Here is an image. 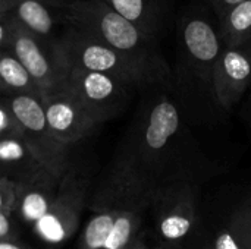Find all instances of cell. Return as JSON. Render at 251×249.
Segmentation results:
<instances>
[{
    "label": "cell",
    "instance_id": "obj_1",
    "mask_svg": "<svg viewBox=\"0 0 251 249\" xmlns=\"http://www.w3.org/2000/svg\"><path fill=\"white\" fill-rule=\"evenodd\" d=\"M159 185L144 175L129 154L121 153L107 167L87 207L93 213L79 238V249H125L141 232Z\"/></svg>",
    "mask_w": 251,
    "mask_h": 249
},
{
    "label": "cell",
    "instance_id": "obj_2",
    "mask_svg": "<svg viewBox=\"0 0 251 249\" xmlns=\"http://www.w3.org/2000/svg\"><path fill=\"white\" fill-rule=\"evenodd\" d=\"M65 23L112 47L135 63L169 82L172 72L159 50V41L118 13L103 0H71Z\"/></svg>",
    "mask_w": 251,
    "mask_h": 249
},
{
    "label": "cell",
    "instance_id": "obj_3",
    "mask_svg": "<svg viewBox=\"0 0 251 249\" xmlns=\"http://www.w3.org/2000/svg\"><path fill=\"white\" fill-rule=\"evenodd\" d=\"M200 188L193 181H175L157 188L151 204L153 238L169 249H212L213 236L200 213Z\"/></svg>",
    "mask_w": 251,
    "mask_h": 249
},
{
    "label": "cell",
    "instance_id": "obj_4",
    "mask_svg": "<svg viewBox=\"0 0 251 249\" xmlns=\"http://www.w3.org/2000/svg\"><path fill=\"white\" fill-rule=\"evenodd\" d=\"M57 43L66 63L71 66L106 73L137 88H150L166 84L149 69L71 25H66L62 35L57 38Z\"/></svg>",
    "mask_w": 251,
    "mask_h": 249
},
{
    "label": "cell",
    "instance_id": "obj_5",
    "mask_svg": "<svg viewBox=\"0 0 251 249\" xmlns=\"http://www.w3.org/2000/svg\"><path fill=\"white\" fill-rule=\"evenodd\" d=\"M90 198V178L74 164L63 175L56 198L47 214L32 226L46 247L57 248L68 242L79 227L81 214Z\"/></svg>",
    "mask_w": 251,
    "mask_h": 249
},
{
    "label": "cell",
    "instance_id": "obj_6",
    "mask_svg": "<svg viewBox=\"0 0 251 249\" xmlns=\"http://www.w3.org/2000/svg\"><path fill=\"white\" fill-rule=\"evenodd\" d=\"M63 88L75 97L99 126L122 114L131 101L134 90H137V87L115 76L84 70L71 65L66 69Z\"/></svg>",
    "mask_w": 251,
    "mask_h": 249
},
{
    "label": "cell",
    "instance_id": "obj_7",
    "mask_svg": "<svg viewBox=\"0 0 251 249\" xmlns=\"http://www.w3.org/2000/svg\"><path fill=\"white\" fill-rule=\"evenodd\" d=\"M18 117L22 126V139L29 147L32 154L41 161V164L51 172L63 176L71 163V147L60 142L50 131L43 97L19 94V95H1Z\"/></svg>",
    "mask_w": 251,
    "mask_h": 249
},
{
    "label": "cell",
    "instance_id": "obj_8",
    "mask_svg": "<svg viewBox=\"0 0 251 249\" xmlns=\"http://www.w3.org/2000/svg\"><path fill=\"white\" fill-rule=\"evenodd\" d=\"M179 45L188 73L212 92L215 68L225 48L219 25L199 9L187 10L179 22Z\"/></svg>",
    "mask_w": 251,
    "mask_h": 249
},
{
    "label": "cell",
    "instance_id": "obj_9",
    "mask_svg": "<svg viewBox=\"0 0 251 249\" xmlns=\"http://www.w3.org/2000/svg\"><path fill=\"white\" fill-rule=\"evenodd\" d=\"M7 51H12L26 68L43 91V97L57 92L65 87L68 65L57 38H41L15 19V35Z\"/></svg>",
    "mask_w": 251,
    "mask_h": 249
},
{
    "label": "cell",
    "instance_id": "obj_10",
    "mask_svg": "<svg viewBox=\"0 0 251 249\" xmlns=\"http://www.w3.org/2000/svg\"><path fill=\"white\" fill-rule=\"evenodd\" d=\"M43 104L51 134L69 147L85 139L99 128L75 97L65 88L44 95Z\"/></svg>",
    "mask_w": 251,
    "mask_h": 249
},
{
    "label": "cell",
    "instance_id": "obj_11",
    "mask_svg": "<svg viewBox=\"0 0 251 249\" xmlns=\"http://www.w3.org/2000/svg\"><path fill=\"white\" fill-rule=\"evenodd\" d=\"M251 87V60L244 48L225 47L215 68L212 95L226 110L234 107Z\"/></svg>",
    "mask_w": 251,
    "mask_h": 249
},
{
    "label": "cell",
    "instance_id": "obj_12",
    "mask_svg": "<svg viewBox=\"0 0 251 249\" xmlns=\"http://www.w3.org/2000/svg\"><path fill=\"white\" fill-rule=\"evenodd\" d=\"M71 0H0V15H10L29 32L54 40L56 25L65 22Z\"/></svg>",
    "mask_w": 251,
    "mask_h": 249
},
{
    "label": "cell",
    "instance_id": "obj_13",
    "mask_svg": "<svg viewBox=\"0 0 251 249\" xmlns=\"http://www.w3.org/2000/svg\"><path fill=\"white\" fill-rule=\"evenodd\" d=\"M63 176L43 167L21 183V200L18 207V219L34 226L50 210L59 191Z\"/></svg>",
    "mask_w": 251,
    "mask_h": 249
},
{
    "label": "cell",
    "instance_id": "obj_14",
    "mask_svg": "<svg viewBox=\"0 0 251 249\" xmlns=\"http://www.w3.org/2000/svg\"><path fill=\"white\" fill-rule=\"evenodd\" d=\"M118 13L159 41L175 0H103Z\"/></svg>",
    "mask_w": 251,
    "mask_h": 249
},
{
    "label": "cell",
    "instance_id": "obj_15",
    "mask_svg": "<svg viewBox=\"0 0 251 249\" xmlns=\"http://www.w3.org/2000/svg\"><path fill=\"white\" fill-rule=\"evenodd\" d=\"M1 175L22 182L44 166L21 138H0Z\"/></svg>",
    "mask_w": 251,
    "mask_h": 249
},
{
    "label": "cell",
    "instance_id": "obj_16",
    "mask_svg": "<svg viewBox=\"0 0 251 249\" xmlns=\"http://www.w3.org/2000/svg\"><path fill=\"white\" fill-rule=\"evenodd\" d=\"M212 249H251V198L240 204L215 233Z\"/></svg>",
    "mask_w": 251,
    "mask_h": 249
},
{
    "label": "cell",
    "instance_id": "obj_17",
    "mask_svg": "<svg viewBox=\"0 0 251 249\" xmlns=\"http://www.w3.org/2000/svg\"><path fill=\"white\" fill-rule=\"evenodd\" d=\"M0 87L3 95L29 94L43 97L38 84L12 51H0Z\"/></svg>",
    "mask_w": 251,
    "mask_h": 249
},
{
    "label": "cell",
    "instance_id": "obj_18",
    "mask_svg": "<svg viewBox=\"0 0 251 249\" xmlns=\"http://www.w3.org/2000/svg\"><path fill=\"white\" fill-rule=\"evenodd\" d=\"M225 47L243 48L251 38V0H244L229 9L218 21Z\"/></svg>",
    "mask_w": 251,
    "mask_h": 249
},
{
    "label": "cell",
    "instance_id": "obj_19",
    "mask_svg": "<svg viewBox=\"0 0 251 249\" xmlns=\"http://www.w3.org/2000/svg\"><path fill=\"white\" fill-rule=\"evenodd\" d=\"M21 200V183L7 176H0V211L10 214L18 213Z\"/></svg>",
    "mask_w": 251,
    "mask_h": 249
},
{
    "label": "cell",
    "instance_id": "obj_20",
    "mask_svg": "<svg viewBox=\"0 0 251 249\" xmlns=\"http://www.w3.org/2000/svg\"><path fill=\"white\" fill-rule=\"evenodd\" d=\"M0 138L22 139V126L4 98L0 101Z\"/></svg>",
    "mask_w": 251,
    "mask_h": 249
},
{
    "label": "cell",
    "instance_id": "obj_21",
    "mask_svg": "<svg viewBox=\"0 0 251 249\" xmlns=\"http://www.w3.org/2000/svg\"><path fill=\"white\" fill-rule=\"evenodd\" d=\"M0 241H18L15 214L0 211Z\"/></svg>",
    "mask_w": 251,
    "mask_h": 249
},
{
    "label": "cell",
    "instance_id": "obj_22",
    "mask_svg": "<svg viewBox=\"0 0 251 249\" xmlns=\"http://www.w3.org/2000/svg\"><path fill=\"white\" fill-rule=\"evenodd\" d=\"M200 1H203L209 9H212L219 21L225 16V13L229 9H232L234 6H237L238 3H241L244 0H200Z\"/></svg>",
    "mask_w": 251,
    "mask_h": 249
},
{
    "label": "cell",
    "instance_id": "obj_23",
    "mask_svg": "<svg viewBox=\"0 0 251 249\" xmlns=\"http://www.w3.org/2000/svg\"><path fill=\"white\" fill-rule=\"evenodd\" d=\"M125 249H154V247H151L147 241V235L146 232H141L128 247Z\"/></svg>",
    "mask_w": 251,
    "mask_h": 249
},
{
    "label": "cell",
    "instance_id": "obj_24",
    "mask_svg": "<svg viewBox=\"0 0 251 249\" xmlns=\"http://www.w3.org/2000/svg\"><path fill=\"white\" fill-rule=\"evenodd\" d=\"M0 249H31L19 241H0Z\"/></svg>",
    "mask_w": 251,
    "mask_h": 249
},
{
    "label": "cell",
    "instance_id": "obj_25",
    "mask_svg": "<svg viewBox=\"0 0 251 249\" xmlns=\"http://www.w3.org/2000/svg\"><path fill=\"white\" fill-rule=\"evenodd\" d=\"M243 48L246 50V53L249 54V57H250V60H251V38H250V41H249V43H247V44H246Z\"/></svg>",
    "mask_w": 251,
    "mask_h": 249
},
{
    "label": "cell",
    "instance_id": "obj_26",
    "mask_svg": "<svg viewBox=\"0 0 251 249\" xmlns=\"http://www.w3.org/2000/svg\"><path fill=\"white\" fill-rule=\"evenodd\" d=\"M154 249H169L168 247H165V245H160V244H156L154 245Z\"/></svg>",
    "mask_w": 251,
    "mask_h": 249
}]
</instances>
